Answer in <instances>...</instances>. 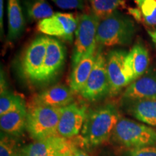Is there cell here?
Masks as SVG:
<instances>
[{
    "label": "cell",
    "instance_id": "cell-1",
    "mask_svg": "<svg viewBox=\"0 0 156 156\" xmlns=\"http://www.w3.org/2000/svg\"><path fill=\"white\" fill-rule=\"evenodd\" d=\"M121 116L114 104L107 103L89 111L82 129V137L90 147L102 145L112 137Z\"/></svg>",
    "mask_w": 156,
    "mask_h": 156
},
{
    "label": "cell",
    "instance_id": "cell-2",
    "mask_svg": "<svg viewBox=\"0 0 156 156\" xmlns=\"http://www.w3.org/2000/svg\"><path fill=\"white\" fill-rule=\"evenodd\" d=\"M135 32L133 20L117 10L99 20L97 44L106 47L126 46L132 43Z\"/></svg>",
    "mask_w": 156,
    "mask_h": 156
},
{
    "label": "cell",
    "instance_id": "cell-3",
    "mask_svg": "<svg viewBox=\"0 0 156 156\" xmlns=\"http://www.w3.org/2000/svg\"><path fill=\"white\" fill-rule=\"evenodd\" d=\"M62 108L41 105H33L27 115L26 131L34 141L57 134Z\"/></svg>",
    "mask_w": 156,
    "mask_h": 156
},
{
    "label": "cell",
    "instance_id": "cell-4",
    "mask_svg": "<svg viewBox=\"0 0 156 156\" xmlns=\"http://www.w3.org/2000/svg\"><path fill=\"white\" fill-rule=\"evenodd\" d=\"M112 138L119 145L132 150L156 145L155 129L124 117H121L116 124Z\"/></svg>",
    "mask_w": 156,
    "mask_h": 156
},
{
    "label": "cell",
    "instance_id": "cell-5",
    "mask_svg": "<svg viewBox=\"0 0 156 156\" xmlns=\"http://www.w3.org/2000/svg\"><path fill=\"white\" fill-rule=\"evenodd\" d=\"M99 20L92 14H84L78 17L75 34V44L72 55V67H75L83 59L95 53L97 45V30Z\"/></svg>",
    "mask_w": 156,
    "mask_h": 156
},
{
    "label": "cell",
    "instance_id": "cell-6",
    "mask_svg": "<svg viewBox=\"0 0 156 156\" xmlns=\"http://www.w3.org/2000/svg\"><path fill=\"white\" fill-rule=\"evenodd\" d=\"M110 85L106 69V58L101 49L96 52L94 66L80 94L85 100L96 101L109 94Z\"/></svg>",
    "mask_w": 156,
    "mask_h": 156
},
{
    "label": "cell",
    "instance_id": "cell-7",
    "mask_svg": "<svg viewBox=\"0 0 156 156\" xmlns=\"http://www.w3.org/2000/svg\"><path fill=\"white\" fill-rule=\"evenodd\" d=\"M65 58V46L57 39L48 37L44 62L36 83L46 84L53 81L63 68Z\"/></svg>",
    "mask_w": 156,
    "mask_h": 156
},
{
    "label": "cell",
    "instance_id": "cell-8",
    "mask_svg": "<svg viewBox=\"0 0 156 156\" xmlns=\"http://www.w3.org/2000/svg\"><path fill=\"white\" fill-rule=\"evenodd\" d=\"M78 24V17L72 13L56 12L52 17L39 21L37 29L49 36L72 42Z\"/></svg>",
    "mask_w": 156,
    "mask_h": 156
},
{
    "label": "cell",
    "instance_id": "cell-9",
    "mask_svg": "<svg viewBox=\"0 0 156 156\" xmlns=\"http://www.w3.org/2000/svg\"><path fill=\"white\" fill-rule=\"evenodd\" d=\"M88 113L85 104L73 103L62 108L58 121L57 134L66 139H71L82 132Z\"/></svg>",
    "mask_w": 156,
    "mask_h": 156
},
{
    "label": "cell",
    "instance_id": "cell-10",
    "mask_svg": "<svg viewBox=\"0 0 156 156\" xmlns=\"http://www.w3.org/2000/svg\"><path fill=\"white\" fill-rule=\"evenodd\" d=\"M47 36H40L30 43L23 54L21 69L25 78L36 83L44 64L48 43Z\"/></svg>",
    "mask_w": 156,
    "mask_h": 156
},
{
    "label": "cell",
    "instance_id": "cell-11",
    "mask_svg": "<svg viewBox=\"0 0 156 156\" xmlns=\"http://www.w3.org/2000/svg\"><path fill=\"white\" fill-rule=\"evenodd\" d=\"M128 52L122 49H114L106 56V69L108 76L109 95H116L130 83L124 69V60Z\"/></svg>",
    "mask_w": 156,
    "mask_h": 156
},
{
    "label": "cell",
    "instance_id": "cell-12",
    "mask_svg": "<svg viewBox=\"0 0 156 156\" xmlns=\"http://www.w3.org/2000/svg\"><path fill=\"white\" fill-rule=\"evenodd\" d=\"M70 142L69 139L56 134L23 146L20 156H64Z\"/></svg>",
    "mask_w": 156,
    "mask_h": 156
},
{
    "label": "cell",
    "instance_id": "cell-13",
    "mask_svg": "<svg viewBox=\"0 0 156 156\" xmlns=\"http://www.w3.org/2000/svg\"><path fill=\"white\" fill-rule=\"evenodd\" d=\"M150 63L148 51L141 44L134 45L126 54L124 69L130 84L147 72Z\"/></svg>",
    "mask_w": 156,
    "mask_h": 156
},
{
    "label": "cell",
    "instance_id": "cell-14",
    "mask_svg": "<svg viewBox=\"0 0 156 156\" xmlns=\"http://www.w3.org/2000/svg\"><path fill=\"white\" fill-rule=\"evenodd\" d=\"M122 99L156 100V70H149L126 87Z\"/></svg>",
    "mask_w": 156,
    "mask_h": 156
},
{
    "label": "cell",
    "instance_id": "cell-15",
    "mask_svg": "<svg viewBox=\"0 0 156 156\" xmlns=\"http://www.w3.org/2000/svg\"><path fill=\"white\" fill-rule=\"evenodd\" d=\"M74 94L69 87L64 85H54L37 94L33 105L63 108L74 103Z\"/></svg>",
    "mask_w": 156,
    "mask_h": 156
},
{
    "label": "cell",
    "instance_id": "cell-16",
    "mask_svg": "<svg viewBox=\"0 0 156 156\" xmlns=\"http://www.w3.org/2000/svg\"><path fill=\"white\" fill-rule=\"evenodd\" d=\"M122 106L136 120L147 125L156 126V100L122 99Z\"/></svg>",
    "mask_w": 156,
    "mask_h": 156
},
{
    "label": "cell",
    "instance_id": "cell-17",
    "mask_svg": "<svg viewBox=\"0 0 156 156\" xmlns=\"http://www.w3.org/2000/svg\"><path fill=\"white\" fill-rule=\"evenodd\" d=\"M28 111L26 106L0 116V127L3 133L12 136H19L26 130Z\"/></svg>",
    "mask_w": 156,
    "mask_h": 156
},
{
    "label": "cell",
    "instance_id": "cell-18",
    "mask_svg": "<svg viewBox=\"0 0 156 156\" xmlns=\"http://www.w3.org/2000/svg\"><path fill=\"white\" fill-rule=\"evenodd\" d=\"M96 52L83 58L73 68L69 78V87L75 93H80L88 79L94 66Z\"/></svg>",
    "mask_w": 156,
    "mask_h": 156
},
{
    "label": "cell",
    "instance_id": "cell-19",
    "mask_svg": "<svg viewBox=\"0 0 156 156\" xmlns=\"http://www.w3.org/2000/svg\"><path fill=\"white\" fill-rule=\"evenodd\" d=\"M8 39L15 40L24 29V17L20 0H7Z\"/></svg>",
    "mask_w": 156,
    "mask_h": 156
},
{
    "label": "cell",
    "instance_id": "cell-20",
    "mask_svg": "<svg viewBox=\"0 0 156 156\" xmlns=\"http://www.w3.org/2000/svg\"><path fill=\"white\" fill-rule=\"evenodd\" d=\"M25 5L28 17L33 20L41 21L54 15L53 9L46 0H28Z\"/></svg>",
    "mask_w": 156,
    "mask_h": 156
},
{
    "label": "cell",
    "instance_id": "cell-21",
    "mask_svg": "<svg viewBox=\"0 0 156 156\" xmlns=\"http://www.w3.org/2000/svg\"><path fill=\"white\" fill-rule=\"evenodd\" d=\"M93 13L99 20L113 14L125 5L124 0H89Z\"/></svg>",
    "mask_w": 156,
    "mask_h": 156
},
{
    "label": "cell",
    "instance_id": "cell-22",
    "mask_svg": "<svg viewBox=\"0 0 156 156\" xmlns=\"http://www.w3.org/2000/svg\"><path fill=\"white\" fill-rule=\"evenodd\" d=\"M23 106H25V103L20 95L15 94L9 90L0 93V116Z\"/></svg>",
    "mask_w": 156,
    "mask_h": 156
},
{
    "label": "cell",
    "instance_id": "cell-23",
    "mask_svg": "<svg viewBox=\"0 0 156 156\" xmlns=\"http://www.w3.org/2000/svg\"><path fill=\"white\" fill-rule=\"evenodd\" d=\"M141 11L144 21L150 26H156V0H134Z\"/></svg>",
    "mask_w": 156,
    "mask_h": 156
},
{
    "label": "cell",
    "instance_id": "cell-24",
    "mask_svg": "<svg viewBox=\"0 0 156 156\" xmlns=\"http://www.w3.org/2000/svg\"><path fill=\"white\" fill-rule=\"evenodd\" d=\"M14 137L2 132L0 156H20L21 148L18 147V144Z\"/></svg>",
    "mask_w": 156,
    "mask_h": 156
},
{
    "label": "cell",
    "instance_id": "cell-25",
    "mask_svg": "<svg viewBox=\"0 0 156 156\" xmlns=\"http://www.w3.org/2000/svg\"><path fill=\"white\" fill-rule=\"evenodd\" d=\"M59 8L63 9H83L85 0H51Z\"/></svg>",
    "mask_w": 156,
    "mask_h": 156
},
{
    "label": "cell",
    "instance_id": "cell-26",
    "mask_svg": "<svg viewBox=\"0 0 156 156\" xmlns=\"http://www.w3.org/2000/svg\"><path fill=\"white\" fill-rule=\"evenodd\" d=\"M127 156H156V145L132 149Z\"/></svg>",
    "mask_w": 156,
    "mask_h": 156
},
{
    "label": "cell",
    "instance_id": "cell-27",
    "mask_svg": "<svg viewBox=\"0 0 156 156\" xmlns=\"http://www.w3.org/2000/svg\"><path fill=\"white\" fill-rule=\"evenodd\" d=\"M128 12L130 15H132L136 20L140 21L142 20V15L141 11L140 10L139 8H133V7H131V8L128 9Z\"/></svg>",
    "mask_w": 156,
    "mask_h": 156
},
{
    "label": "cell",
    "instance_id": "cell-28",
    "mask_svg": "<svg viewBox=\"0 0 156 156\" xmlns=\"http://www.w3.org/2000/svg\"><path fill=\"white\" fill-rule=\"evenodd\" d=\"M3 17H4V0H0V32H1L2 38V34H4Z\"/></svg>",
    "mask_w": 156,
    "mask_h": 156
},
{
    "label": "cell",
    "instance_id": "cell-29",
    "mask_svg": "<svg viewBox=\"0 0 156 156\" xmlns=\"http://www.w3.org/2000/svg\"><path fill=\"white\" fill-rule=\"evenodd\" d=\"M73 153L74 156H89L87 153H85L84 151L78 149V148L76 147L75 145L73 146Z\"/></svg>",
    "mask_w": 156,
    "mask_h": 156
},
{
    "label": "cell",
    "instance_id": "cell-30",
    "mask_svg": "<svg viewBox=\"0 0 156 156\" xmlns=\"http://www.w3.org/2000/svg\"><path fill=\"white\" fill-rule=\"evenodd\" d=\"M74 145H74L73 142H70L69 145L68 146L67 150H66L65 153H64V156H74L73 153V148Z\"/></svg>",
    "mask_w": 156,
    "mask_h": 156
},
{
    "label": "cell",
    "instance_id": "cell-31",
    "mask_svg": "<svg viewBox=\"0 0 156 156\" xmlns=\"http://www.w3.org/2000/svg\"><path fill=\"white\" fill-rule=\"evenodd\" d=\"M148 34H149L150 36H151L152 40H153V41L155 43V45H156V34H155V33L154 32V31L149 30V31H148Z\"/></svg>",
    "mask_w": 156,
    "mask_h": 156
},
{
    "label": "cell",
    "instance_id": "cell-32",
    "mask_svg": "<svg viewBox=\"0 0 156 156\" xmlns=\"http://www.w3.org/2000/svg\"><path fill=\"white\" fill-rule=\"evenodd\" d=\"M153 31H154V32H155V34H156V28H155V30H153Z\"/></svg>",
    "mask_w": 156,
    "mask_h": 156
}]
</instances>
